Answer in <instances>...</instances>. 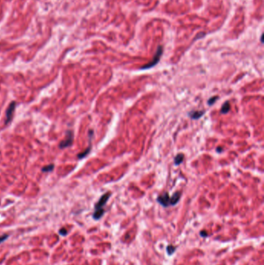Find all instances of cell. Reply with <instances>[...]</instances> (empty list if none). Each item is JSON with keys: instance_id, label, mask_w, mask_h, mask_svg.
Returning a JSON list of instances; mask_svg holds the SVG:
<instances>
[{"instance_id": "cell-1", "label": "cell", "mask_w": 264, "mask_h": 265, "mask_svg": "<svg viewBox=\"0 0 264 265\" xmlns=\"http://www.w3.org/2000/svg\"><path fill=\"white\" fill-rule=\"evenodd\" d=\"M110 196V193L107 192V193L104 194L103 196H102V197L99 199V200L98 201L97 203L95 204V212L94 214H93V218H94V219L99 220V219H100L102 217V215H104L105 213V210L103 208L106 206V204L107 203Z\"/></svg>"}, {"instance_id": "cell-2", "label": "cell", "mask_w": 264, "mask_h": 265, "mask_svg": "<svg viewBox=\"0 0 264 265\" xmlns=\"http://www.w3.org/2000/svg\"><path fill=\"white\" fill-rule=\"evenodd\" d=\"M163 47H162V46H158V47H157V51H156L155 55H154V58H153V59L151 60V62H149V63L146 64V65H144L143 66L141 67L140 69L141 70L150 69V68H153V67L155 66L156 65H157V63H158V62H160V58H161L162 54H163Z\"/></svg>"}, {"instance_id": "cell-3", "label": "cell", "mask_w": 264, "mask_h": 265, "mask_svg": "<svg viewBox=\"0 0 264 265\" xmlns=\"http://www.w3.org/2000/svg\"><path fill=\"white\" fill-rule=\"evenodd\" d=\"M73 140H74V134H73L72 131H68L66 138L60 143L59 147L61 149H65V148L71 146V144H73Z\"/></svg>"}, {"instance_id": "cell-4", "label": "cell", "mask_w": 264, "mask_h": 265, "mask_svg": "<svg viewBox=\"0 0 264 265\" xmlns=\"http://www.w3.org/2000/svg\"><path fill=\"white\" fill-rule=\"evenodd\" d=\"M16 106H17V103H16L15 101H13L10 103L9 106L7 108L6 114V125L8 124V123H9L10 122L12 121L13 117V113L14 111H15Z\"/></svg>"}, {"instance_id": "cell-5", "label": "cell", "mask_w": 264, "mask_h": 265, "mask_svg": "<svg viewBox=\"0 0 264 265\" xmlns=\"http://www.w3.org/2000/svg\"><path fill=\"white\" fill-rule=\"evenodd\" d=\"M157 202L163 206V207H168V206H171V201H170V197L169 196V194L167 192L163 193L161 196L157 197Z\"/></svg>"}, {"instance_id": "cell-6", "label": "cell", "mask_w": 264, "mask_h": 265, "mask_svg": "<svg viewBox=\"0 0 264 265\" xmlns=\"http://www.w3.org/2000/svg\"><path fill=\"white\" fill-rule=\"evenodd\" d=\"M93 130H90L89 131V134H88V136H89V146H88V147L87 148V149L85 150L84 151H83V152L80 153L79 154H78V159H82V158H84L86 157V156L87 155V154H89L90 151H91V139H92V136H93Z\"/></svg>"}, {"instance_id": "cell-7", "label": "cell", "mask_w": 264, "mask_h": 265, "mask_svg": "<svg viewBox=\"0 0 264 265\" xmlns=\"http://www.w3.org/2000/svg\"><path fill=\"white\" fill-rule=\"evenodd\" d=\"M205 113V111H191L188 113V116H190L192 119H198L202 117Z\"/></svg>"}, {"instance_id": "cell-8", "label": "cell", "mask_w": 264, "mask_h": 265, "mask_svg": "<svg viewBox=\"0 0 264 265\" xmlns=\"http://www.w3.org/2000/svg\"><path fill=\"white\" fill-rule=\"evenodd\" d=\"M230 109H231V106H230L229 102L226 101L225 102V103L222 105V106H221L220 113H221V114H226V113H228L230 111Z\"/></svg>"}, {"instance_id": "cell-9", "label": "cell", "mask_w": 264, "mask_h": 265, "mask_svg": "<svg viewBox=\"0 0 264 265\" xmlns=\"http://www.w3.org/2000/svg\"><path fill=\"white\" fill-rule=\"evenodd\" d=\"M184 154H178L177 155L175 156L174 158V164L176 165H179V164H181L184 161Z\"/></svg>"}, {"instance_id": "cell-10", "label": "cell", "mask_w": 264, "mask_h": 265, "mask_svg": "<svg viewBox=\"0 0 264 265\" xmlns=\"http://www.w3.org/2000/svg\"><path fill=\"white\" fill-rule=\"evenodd\" d=\"M54 168V164H48V165L45 166L42 168V171L43 172H50V171H53V169Z\"/></svg>"}, {"instance_id": "cell-11", "label": "cell", "mask_w": 264, "mask_h": 265, "mask_svg": "<svg viewBox=\"0 0 264 265\" xmlns=\"http://www.w3.org/2000/svg\"><path fill=\"white\" fill-rule=\"evenodd\" d=\"M218 99V96H212V97H211V98L208 99V104L209 105V106H212V105L214 104V103H215Z\"/></svg>"}, {"instance_id": "cell-12", "label": "cell", "mask_w": 264, "mask_h": 265, "mask_svg": "<svg viewBox=\"0 0 264 265\" xmlns=\"http://www.w3.org/2000/svg\"><path fill=\"white\" fill-rule=\"evenodd\" d=\"M59 234L61 236H64V237H65V236H66L67 234H68V230L65 228L61 229V230H59Z\"/></svg>"}, {"instance_id": "cell-13", "label": "cell", "mask_w": 264, "mask_h": 265, "mask_svg": "<svg viewBox=\"0 0 264 265\" xmlns=\"http://www.w3.org/2000/svg\"><path fill=\"white\" fill-rule=\"evenodd\" d=\"M175 250H176V249H175V247H170V246H168V247H167V252H168V254H172L173 253V252L175 251Z\"/></svg>"}, {"instance_id": "cell-14", "label": "cell", "mask_w": 264, "mask_h": 265, "mask_svg": "<svg viewBox=\"0 0 264 265\" xmlns=\"http://www.w3.org/2000/svg\"><path fill=\"white\" fill-rule=\"evenodd\" d=\"M8 237H9V236L6 235V234L1 236V237H0V244H1V243H2V242H4V241H5V240H6Z\"/></svg>"}, {"instance_id": "cell-15", "label": "cell", "mask_w": 264, "mask_h": 265, "mask_svg": "<svg viewBox=\"0 0 264 265\" xmlns=\"http://www.w3.org/2000/svg\"><path fill=\"white\" fill-rule=\"evenodd\" d=\"M221 151H222V148H221V147H217V149H216L217 152L220 153V152H221Z\"/></svg>"}]
</instances>
